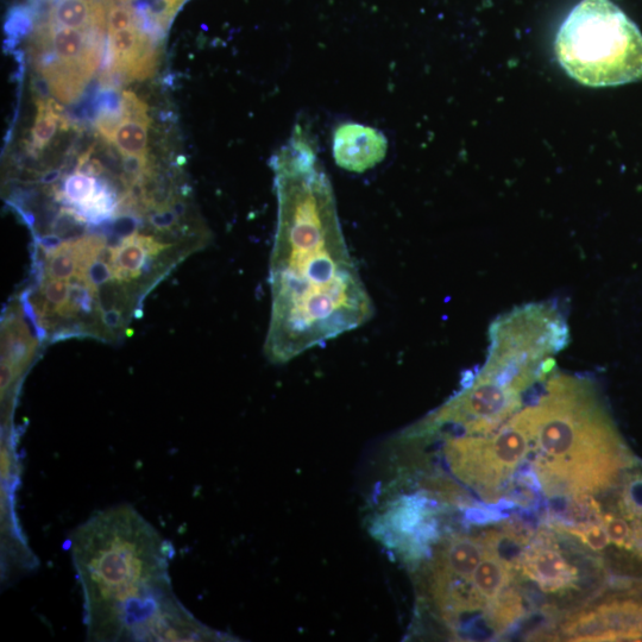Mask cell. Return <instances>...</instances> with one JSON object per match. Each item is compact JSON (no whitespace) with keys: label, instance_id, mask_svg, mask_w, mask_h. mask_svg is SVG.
I'll return each instance as SVG.
<instances>
[{"label":"cell","instance_id":"6da1fadb","mask_svg":"<svg viewBox=\"0 0 642 642\" xmlns=\"http://www.w3.org/2000/svg\"><path fill=\"white\" fill-rule=\"evenodd\" d=\"M304 125L274 156L279 218L266 354L287 363L367 324L374 305L339 223L335 193Z\"/></svg>","mask_w":642,"mask_h":642},{"label":"cell","instance_id":"7a4b0ae2","mask_svg":"<svg viewBox=\"0 0 642 642\" xmlns=\"http://www.w3.org/2000/svg\"><path fill=\"white\" fill-rule=\"evenodd\" d=\"M91 641H209L173 593L171 543L134 507L104 509L68 540Z\"/></svg>","mask_w":642,"mask_h":642},{"label":"cell","instance_id":"3957f363","mask_svg":"<svg viewBox=\"0 0 642 642\" xmlns=\"http://www.w3.org/2000/svg\"><path fill=\"white\" fill-rule=\"evenodd\" d=\"M556 369L546 376L540 400L525 408L535 474L547 496L600 492L631 457L591 383Z\"/></svg>","mask_w":642,"mask_h":642},{"label":"cell","instance_id":"277c9868","mask_svg":"<svg viewBox=\"0 0 642 642\" xmlns=\"http://www.w3.org/2000/svg\"><path fill=\"white\" fill-rule=\"evenodd\" d=\"M106 31L104 0H41L31 55L60 102L74 103L90 84L103 62Z\"/></svg>","mask_w":642,"mask_h":642},{"label":"cell","instance_id":"5b68a950","mask_svg":"<svg viewBox=\"0 0 642 642\" xmlns=\"http://www.w3.org/2000/svg\"><path fill=\"white\" fill-rule=\"evenodd\" d=\"M560 66L579 84L613 87L642 80V34L612 0H582L558 30Z\"/></svg>","mask_w":642,"mask_h":642},{"label":"cell","instance_id":"8992f818","mask_svg":"<svg viewBox=\"0 0 642 642\" xmlns=\"http://www.w3.org/2000/svg\"><path fill=\"white\" fill-rule=\"evenodd\" d=\"M533 444L525 409L516 411L488 434L451 439L446 455L455 474L474 487L484 500L500 502V490L521 467Z\"/></svg>","mask_w":642,"mask_h":642},{"label":"cell","instance_id":"52a82bcc","mask_svg":"<svg viewBox=\"0 0 642 642\" xmlns=\"http://www.w3.org/2000/svg\"><path fill=\"white\" fill-rule=\"evenodd\" d=\"M107 12L106 72L112 80H146L157 65L156 34L130 0H104Z\"/></svg>","mask_w":642,"mask_h":642},{"label":"cell","instance_id":"ba28073f","mask_svg":"<svg viewBox=\"0 0 642 642\" xmlns=\"http://www.w3.org/2000/svg\"><path fill=\"white\" fill-rule=\"evenodd\" d=\"M387 150L385 135L365 125L346 123L333 134V157L345 171L367 172L385 160Z\"/></svg>","mask_w":642,"mask_h":642},{"label":"cell","instance_id":"9c48e42d","mask_svg":"<svg viewBox=\"0 0 642 642\" xmlns=\"http://www.w3.org/2000/svg\"><path fill=\"white\" fill-rule=\"evenodd\" d=\"M538 534L537 539L522 553L519 566L524 575L537 583L545 593H560L574 588L578 570L553 549L551 539Z\"/></svg>","mask_w":642,"mask_h":642},{"label":"cell","instance_id":"30bf717a","mask_svg":"<svg viewBox=\"0 0 642 642\" xmlns=\"http://www.w3.org/2000/svg\"><path fill=\"white\" fill-rule=\"evenodd\" d=\"M150 118L148 105L134 92L124 91L119 100V119L110 143L136 169L147 165Z\"/></svg>","mask_w":642,"mask_h":642},{"label":"cell","instance_id":"8fae6325","mask_svg":"<svg viewBox=\"0 0 642 642\" xmlns=\"http://www.w3.org/2000/svg\"><path fill=\"white\" fill-rule=\"evenodd\" d=\"M167 247L153 237L134 232L110 250L112 274L119 281L134 280L140 276L147 257L159 255Z\"/></svg>","mask_w":642,"mask_h":642},{"label":"cell","instance_id":"7c38bea8","mask_svg":"<svg viewBox=\"0 0 642 642\" xmlns=\"http://www.w3.org/2000/svg\"><path fill=\"white\" fill-rule=\"evenodd\" d=\"M486 552L487 549L482 539L476 540L464 537V535H457L445 546L438 560L437 568L458 577L471 579Z\"/></svg>","mask_w":642,"mask_h":642},{"label":"cell","instance_id":"4fadbf2b","mask_svg":"<svg viewBox=\"0 0 642 642\" xmlns=\"http://www.w3.org/2000/svg\"><path fill=\"white\" fill-rule=\"evenodd\" d=\"M513 568L514 565L506 559L497 555L495 551L487 549L482 562L472 575V583L486 602L487 608L511 584Z\"/></svg>","mask_w":642,"mask_h":642},{"label":"cell","instance_id":"5bb4252c","mask_svg":"<svg viewBox=\"0 0 642 642\" xmlns=\"http://www.w3.org/2000/svg\"><path fill=\"white\" fill-rule=\"evenodd\" d=\"M37 113L31 131L30 149L40 153L48 146L62 125V106L55 99L37 100Z\"/></svg>","mask_w":642,"mask_h":642},{"label":"cell","instance_id":"9a60e30c","mask_svg":"<svg viewBox=\"0 0 642 642\" xmlns=\"http://www.w3.org/2000/svg\"><path fill=\"white\" fill-rule=\"evenodd\" d=\"M97 174L87 171L86 168L68 176L62 188V200L73 207L74 212L83 209L94 198L104 181L96 178Z\"/></svg>","mask_w":642,"mask_h":642},{"label":"cell","instance_id":"2e32d148","mask_svg":"<svg viewBox=\"0 0 642 642\" xmlns=\"http://www.w3.org/2000/svg\"><path fill=\"white\" fill-rule=\"evenodd\" d=\"M488 609L492 626L502 633L522 618L525 608L518 591L507 587Z\"/></svg>","mask_w":642,"mask_h":642},{"label":"cell","instance_id":"e0dca14e","mask_svg":"<svg viewBox=\"0 0 642 642\" xmlns=\"http://www.w3.org/2000/svg\"><path fill=\"white\" fill-rule=\"evenodd\" d=\"M48 276L54 280H68L77 275L78 261L73 250V241L65 242L49 255Z\"/></svg>","mask_w":642,"mask_h":642},{"label":"cell","instance_id":"ac0fdd59","mask_svg":"<svg viewBox=\"0 0 642 642\" xmlns=\"http://www.w3.org/2000/svg\"><path fill=\"white\" fill-rule=\"evenodd\" d=\"M620 509L629 520H642V472L628 475L623 486Z\"/></svg>","mask_w":642,"mask_h":642},{"label":"cell","instance_id":"d6986e66","mask_svg":"<svg viewBox=\"0 0 642 642\" xmlns=\"http://www.w3.org/2000/svg\"><path fill=\"white\" fill-rule=\"evenodd\" d=\"M558 531H563L574 535L581 543L591 551L600 552L606 549L610 539L603 525L599 522H589V524L576 526H559Z\"/></svg>","mask_w":642,"mask_h":642},{"label":"cell","instance_id":"ffe728a7","mask_svg":"<svg viewBox=\"0 0 642 642\" xmlns=\"http://www.w3.org/2000/svg\"><path fill=\"white\" fill-rule=\"evenodd\" d=\"M601 524L612 543L621 549L634 550L633 528L625 520L613 514H603Z\"/></svg>","mask_w":642,"mask_h":642},{"label":"cell","instance_id":"44dd1931","mask_svg":"<svg viewBox=\"0 0 642 642\" xmlns=\"http://www.w3.org/2000/svg\"><path fill=\"white\" fill-rule=\"evenodd\" d=\"M502 533L514 543L524 546L531 544L534 537V527L530 521H526L519 515H514L503 522Z\"/></svg>","mask_w":642,"mask_h":642},{"label":"cell","instance_id":"7402d4cb","mask_svg":"<svg viewBox=\"0 0 642 642\" xmlns=\"http://www.w3.org/2000/svg\"><path fill=\"white\" fill-rule=\"evenodd\" d=\"M43 295L49 305L55 306V311L59 312L62 307L67 305L69 295H71V286L65 280H50L43 287Z\"/></svg>","mask_w":642,"mask_h":642},{"label":"cell","instance_id":"603a6c76","mask_svg":"<svg viewBox=\"0 0 642 642\" xmlns=\"http://www.w3.org/2000/svg\"><path fill=\"white\" fill-rule=\"evenodd\" d=\"M467 519L475 525H489L507 519L505 515L497 507H472L465 513Z\"/></svg>","mask_w":642,"mask_h":642},{"label":"cell","instance_id":"cb8c5ba5","mask_svg":"<svg viewBox=\"0 0 642 642\" xmlns=\"http://www.w3.org/2000/svg\"><path fill=\"white\" fill-rule=\"evenodd\" d=\"M110 278L111 270L109 264L97 260L87 269L85 279L81 282H84L85 285L90 288L92 294H94L98 291V287L109 281Z\"/></svg>","mask_w":642,"mask_h":642},{"label":"cell","instance_id":"d4e9b609","mask_svg":"<svg viewBox=\"0 0 642 642\" xmlns=\"http://www.w3.org/2000/svg\"><path fill=\"white\" fill-rule=\"evenodd\" d=\"M103 321L107 326L117 327L121 324V314L118 311L112 310L104 313Z\"/></svg>","mask_w":642,"mask_h":642},{"label":"cell","instance_id":"484cf974","mask_svg":"<svg viewBox=\"0 0 642 642\" xmlns=\"http://www.w3.org/2000/svg\"><path fill=\"white\" fill-rule=\"evenodd\" d=\"M637 635H638L639 641H642V620L640 621L639 626L637 628Z\"/></svg>","mask_w":642,"mask_h":642}]
</instances>
